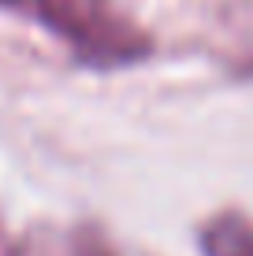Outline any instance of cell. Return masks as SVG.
I'll return each mask as SVG.
<instances>
[{
	"instance_id": "2",
	"label": "cell",
	"mask_w": 253,
	"mask_h": 256,
	"mask_svg": "<svg viewBox=\"0 0 253 256\" xmlns=\"http://www.w3.org/2000/svg\"><path fill=\"white\" fill-rule=\"evenodd\" d=\"M205 256H253V223L242 216H216L201 230Z\"/></svg>"
},
{
	"instance_id": "1",
	"label": "cell",
	"mask_w": 253,
	"mask_h": 256,
	"mask_svg": "<svg viewBox=\"0 0 253 256\" xmlns=\"http://www.w3.org/2000/svg\"><path fill=\"white\" fill-rule=\"evenodd\" d=\"M0 8L49 26L90 67H127L153 48L149 34L116 0H0Z\"/></svg>"
}]
</instances>
